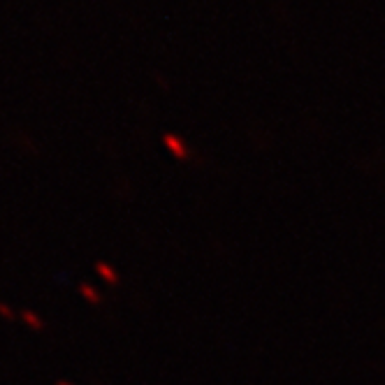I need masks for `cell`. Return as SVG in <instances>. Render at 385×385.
<instances>
[{"label": "cell", "mask_w": 385, "mask_h": 385, "mask_svg": "<svg viewBox=\"0 0 385 385\" xmlns=\"http://www.w3.org/2000/svg\"><path fill=\"white\" fill-rule=\"evenodd\" d=\"M61 385H66V383H61Z\"/></svg>", "instance_id": "2"}, {"label": "cell", "mask_w": 385, "mask_h": 385, "mask_svg": "<svg viewBox=\"0 0 385 385\" xmlns=\"http://www.w3.org/2000/svg\"><path fill=\"white\" fill-rule=\"evenodd\" d=\"M165 144H167L169 149H172V151H174L176 156H179V158H183V156H186V153H183V144L179 142V137H172V135H167V137H165Z\"/></svg>", "instance_id": "1"}]
</instances>
